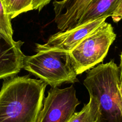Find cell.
I'll list each match as a JSON object with an SVG mask.
<instances>
[{"instance_id":"cell-8","label":"cell","mask_w":122,"mask_h":122,"mask_svg":"<svg viewBox=\"0 0 122 122\" xmlns=\"http://www.w3.org/2000/svg\"><path fill=\"white\" fill-rule=\"evenodd\" d=\"M92 0H61L53 2L55 22L57 29L65 31L74 28Z\"/></svg>"},{"instance_id":"cell-3","label":"cell","mask_w":122,"mask_h":122,"mask_svg":"<svg viewBox=\"0 0 122 122\" xmlns=\"http://www.w3.org/2000/svg\"><path fill=\"white\" fill-rule=\"evenodd\" d=\"M23 69L51 88L78 81L69 52L65 51L45 50L37 51L33 56H25Z\"/></svg>"},{"instance_id":"cell-18","label":"cell","mask_w":122,"mask_h":122,"mask_svg":"<svg viewBox=\"0 0 122 122\" xmlns=\"http://www.w3.org/2000/svg\"><path fill=\"white\" fill-rule=\"evenodd\" d=\"M121 16H122V14H121Z\"/></svg>"},{"instance_id":"cell-4","label":"cell","mask_w":122,"mask_h":122,"mask_svg":"<svg viewBox=\"0 0 122 122\" xmlns=\"http://www.w3.org/2000/svg\"><path fill=\"white\" fill-rule=\"evenodd\" d=\"M116 38L112 25L103 22L70 52L72 64L78 75L102 61Z\"/></svg>"},{"instance_id":"cell-7","label":"cell","mask_w":122,"mask_h":122,"mask_svg":"<svg viewBox=\"0 0 122 122\" xmlns=\"http://www.w3.org/2000/svg\"><path fill=\"white\" fill-rule=\"evenodd\" d=\"M23 42L15 41L0 29V79L16 76L23 67Z\"/></svg>"},{"instance_id":"cell-2","label":"cell","mask_w":122,"mask_h":122,"mask_svg":"<svg viewBox=\"0 0 122 122\" xmlns=\"http://www.w3.org/2000/svg\"><path fill=\"white\" fill-rule=\"evenodd\" d=\"M120 70L114 61L87 72L84 85L98 102V122H122V99L118 85Z\"/></svg>"},{"instance_id":"cell-5","label":"cell","mask_w":122,"mask_h":122,"mask_svg":"<svg viewBox=\"0 0 122 122\" xmlns=\"http://www.w3.org/2000/svg\"><path fill=\"white\" fill-rule=\"evenodd\" d=\"M80 104L73 85L64 89L51 88L44 99L37 122H68Z\"/></svg>"},{"instance_id":"cell-1","label":"cell","mask_w":122,"mask_h":122,"mask_svg":"<svg viewBox=\"0 0 122 122\" xmlns=\"http://www.w3.org/2000/svg\"><path fill=\"white\" fill-rule=\"evenodd\" d=\"M47 85L29 76L5 79L0 91V122H37Z\"/></svg>"},{"instance_id":"cell-10","label":"cell","mask_w":122,"mask_h":122,"mask_svg":"<svg viewBox=\"0 0 122 122\" xmlns=\"http://www.w3.org/2000/svg\"><path fill=\"white\" fill-rule=\"evenodd\" d=\"M68 122H98V102L96 99L90 96L89 102L80 112L74 113Z\"/></svg>"},{"instance_id":"cell-17","label":"cell","mask_w":122,"mask_h":122,"mask_svg":"<svg viewBox=\"0 0 122 122\" xmlns=\"http://www.w3.org/2000/svg\"></svg>"},{"instance_id":"cell-15","label":"cell","mask_w":122,"mask_h":122,"mask_svg":"<svg viewBox=\"0 0 122 122\" xmlns=\"http://www.w3.org/2000/svg\"><path fill=\"white\" fill-rule=\"evenodd\" d=\"M118 89H119L120 94L121 97L122 99V81H120L119 83V85H118Z\"/></svg>"},{"instance_id":"cell-14","label":"cell","mask_w":122,"mask_h":122,"mask_svg":"<svg viewBox=\"0 0 122 122\" xmlns=\"http://www.w3.org/2000/svg\"><path fill=\"white\" fill-rule=\"evenodd\" d=\"M120 81H122V52L120 55Z\"/></svg>"},{"instance_id":"cell-13","label":"cell","mask_w":122,"mask_h":122,"mask_svg":"<svg viewBox=\"0 0 122 122\" xmlns=\"http://www.w3.org/2000/svg\"><path fill=\"white\" fill-rule=\"evenodd\" d=\"M49 3V0H32V10L41 11Z\"/></svg>"},{"instance_id":"cell-12","label":"cell","mask_w":122,"mask_h":122,"mask_svg":"<svg viewBox=\"0 0 122 122\" xmlns=\"http://www.w3.org/2000/svg\"><path fill=\"white\" fill-rule=\"evenodd\" d=\"M10 20V18L6 11L2 0H0V29L9 36L13 38V31Z\"/></svg>"},{"instance_id":"cell-6","label":"cell","mask_w":122,"mask_h":122,"mask_svg":"<svg viewBox=\"0 0 122 122\" xmlns=\"http://www.w3.org/2000/svg\"><path fill=\"white\" fill-rule=\"evenodd\" d=\"M106 19V17L99 18L71 29L61 31L52 35L45 44H36L37 51L56 50L70 52L84 38L105 21Z\"/></svg>"},{"instance_id":"cell-11","label":"cell","mask_w":122,"mask_h":122,"mask_svg":"<svg viewBox=\"0 0 122 122\" xmlns=\"http://www.w3.org/2000/svg\"><path fill=\"white\" fill-rule=\"evenodd\" d=\"M2 2L10 19L32 10V0H2Z\"/></svg>"},{"instance_id":"cell-9","label":"cell","mask_w":122,"mask_h":122,"mask_svg":"<svg viewBox=\"0 0 122 122\" xmlns=\"http://www.w3.org/2000/svg\"><path fill=\"white\" fill-rule=\"evenodd\" d=\"M122 0H92L75 27L99 18L108 17H111L117 23L122 19Z\"/></svg>"},{"instance_id":"cell-16","label":"cell","mask_w":122,"mask_h":122,"mask_svg":"<svg viewBox=\"0 0 122 122\" xmlns=\"http://www.w3.org/2000/svg\"><path fill=\"white\" fill-rule=\"evenodd\" d=\"M51 1V0H49V2H50V1Z\"/></svg>"}]
</instances>
